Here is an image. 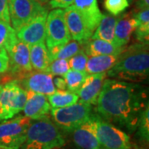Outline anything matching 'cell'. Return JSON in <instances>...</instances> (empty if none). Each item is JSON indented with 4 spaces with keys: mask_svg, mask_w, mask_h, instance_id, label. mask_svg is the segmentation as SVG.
Listing matches in <instances>:
<instances>
[{
    "mask_svg": "<svg viewBox=\"0 0 149 149\" xmlns=\"http://www.w3.org/2000/svg\"><path fill=\"white\" fill-rule=\"evenodd\" d=\"M29 52L32 70L37 71H47L50 64V60L45 42L29 46Z\"/></svg>",
    "mask_w": 149,
    "mask_h": 149,
    "instance_id": "7402d4cb",
    "label": "cell"
},
{
    "mask_svg": "<svg viewBox=\"0 0 149 149\" xmlns=\"http://www.w3.org/2000/svg\"><path fill=\"white\" fill-rule=\"evenodd\" d=\"M118 18L115 16L103 14L99 25L92 34L91 39H100L109 42L113 43L114 29Z\"/></svg>",
    "mask_w": 149,
    "mask_h": 149,
    "instance_id": "603a6c76",
    "label": "cell"
},
{
    "mask_svg": "<svg viewBox=\"0 0 149 149\" xmlns=\"http://www.w3.org/2000/svg\"><path fill=\"white\" fill-rule=\"evenodd\" d=\"M41 1H46V0H41Z\"/></svg>",
    "mask_w": 149,
    "mask_h": 149,
    "instance_id": "f35d334b",
    "label": "cell"
},
{
    "mask_svg": "<svg viewBox=\"0 0 149 149\" xmlns=\"http://www.w3.org/2000/svg\"><path fill=\"white\" fill-rule=\"evenodd\" d=\"M11 74L22 78L25 74L32 71L30 62L29 46L17 39L13 47L8 52Z\"/></svg>",
    "mask_w": 149,
    "mask_h": 149,
    "instance_id": "30bf717a",
    "label": "cell"
},
{
    "mask_svg": "<svg viewBox=\"0 0 149 149\" xmlns=\"http://www.w3.org/2000/svg\"><path fill=\"white\" fill-rule=\"evenodd\" d=\"M31 119L17 116L0 123V149H20L26 139Z\"/></svg>",
    "mask_w": 149,
    "mask_h": 149,
    "instance_id": "52a82bcc",
    "label": "cell"
},
{
    "mask_svg": "<svg viewBox=\"0 0 149 149\" xmlns=\"http://www.w3.org/2000/svg\"><path fill=\"white\" fill-rule=\"evenodd\" d=\"M65 143L60 129L47 116L30 123L20 149H56L64 146Z\"/></svg>",
    "mask_w": 149,
    "mask_h": 149,
    "instance_id": "3957f363",
    "label": "cell"
},
{
    "mask_svg": "<svg viewBox=\"0 0 149 149\" xmlns=\"http://www.w3.org/2000/svg\"><path fill=\"white\" fill-rule=\"evenodd\" d=\"M52 107L45 95L27 91V102L22 111L24 116L31 120H38L47 117Z\"/></svg>",
    "mask_w": 149,
    "mask_h": 149,
    "instance_id": "5bb4252c",
    "label": "cell"
},
{
    "mask_svg": "<svg viewBox=\"0 0 149 149\" xmlns=\"http://www.w3.org/2000/svg\"><path fill=\"white\" fill-rule=\"evenodd\" d=\"M105 78L106 72L100 74H87L81 88L76 94L80 98V102L87 103L91 105L96 104Z\"/></svg>",
    "mask_w": 149,
    "mask_h": 149,
    "instance_id": "9a60e30c",
    "label": "cell"
},
{
    "mask_svg": "<svg viewBox=\"0 0 149 149\" xmlns=\"http://www.w3.org/2000/svg\"><path fill=\"white\" fill-rule=\"evenodd\" d=\"M88 56L85 51H81L80 52L74 55L71 58L69 59L68 64L71 70L77 71H85V66L88 61Z\"/></svg>",
    "mask_w": 149,
    "mask_h": 149,
    "instance_id": "f546056e",
    "label": "cell"
},
{
    "mask_svg": "<svg viewBox=\"0 0 149 149\" xmlns=\"http://www.w3.org/2000/svg\"><path fill=\"white\" fill-rule=\"evenodd\" d=\"M59 149H60V148H59Z\"/></svg>",
    "mask_w": 149,
    "mask_h": 149,
    "instance_id": "ab89813d",
    "label": "cell"
},
{
    "mask_svg": "<svg viewBox=\"0 0 149 149\" xmlns=\"http://www.w3.org/2000/svg\"><path fill=\"white\" fill-rule=\"evenodd\" d=\"M74 0H50L49 3L52 8H66L71 6Z\"/></svg>",
    "mask_w": 149,
    "mask_h": 149,
    "instance_id": "d6a6232c",
    "label": "cell"
},
{
    "mask_svg": "<svg viewBox=\"0 0 149 149\" xmlns=\"http://www.w3.org/2000/svg\"><path fill=\"white\" fill-rule=\"evenodd\" d=\"M1 88H2V85H0V90H1Z\"/></svg>",
    "mask_w": 149,
    "mask_h": 149,
    "instance_id": "74e56055",
    "label": "cell"
},
{
    "mask_svg": "<svg viewBox=\"0 0 149 149\" xmlns=\"http://www.w3.org/2000/svg\"><path fill=\"white\" fill-rule=\"evenodd\" d=\"M53 75L47 71H31L19 80L22 87L31 91L45 95H50L56 92L53 84Z\"/></svg>",
    "mask_w": 149,
    "mask_h": 149,
    "instance_id": "7c38bea8",
    "label": "cell"
},
{
    "mask_svg": "<svg viewBox=\"0 0 149 149\" xmlns=\"http://www.w3.org/2000/svg\"><path fill=\"white\" fill-rule=\"evenodd\" d=\"M128 149H146L145 148V147H143V146H138V145H136V144H133V147H131L130 148Z\"/></svg>",
    "mask_w": 149,
    "mask_h": 149,
    "instance_id": "d590c367",
    "label": "cell"
},
{
    "mask_svg": "<svg viewBox=\"0 0 149 149\" xmlns=\"http://www.w3.org/2000/svg\"><path fill=\"white\" fill-rule=\"evenodd\" d=\"M47 11L39 14L16 32L17 38L28 46L46 41V21Z\"/></svg>",
    "mask_w": 149,
    "mask_h": 149,
    "instance_id": "8fae6325",
    "label": "cell"
},
{
    "mask_svg": "<svg viewBox=\"0 0 149 149\" xmlns=\"http://www.w3.org/2000/svg\"><path fill=\"white\" fill-rule=\"evenodd\" d=\"M128 2H132V1H133V0H128Z\"/></svg>",
    "mask_w": 149,
    "mask_h": 149,
    "instance_id": "8d00e7d4",
    "label": "cell"
},
{
    "mask_svg": "<svg viewBox=\"0 0 149 149\" xmlns=\"http://www.w3.org/2000/svg\"><path fill=\"white\" fill-rule=\"evenodd\" d=\"M64 17L71 39L79 42L91 39L93 32L90 29L84 17L74 6H69L65 8Z\"/></svg>",
    "mask_w": 149,
    "mask_h": 149,
    "instance_id": "4fadbf2b",
    "label": "cell"
},
{
    "mask_svg": "<svg viewBox=\"0 0 149 149\" xmlns=\"http://www.w3.org/2000/svg\"><path fill=\"white\" fill-rule=\"evenodd\" d=\"M148 43L139 42L124 49L116 63L108 70V75L117 80L141 82L148 78Z\"/></svg>",
    "mask_w": 149,
    "mask_h": 149,
    "instance_id": "7a4b0ae2",
    "label": "cell"
},
{
    "mask_svg": "<svg viewBox=\"0 0 149 149\" xmlns=\"http://www.w3.org/2000/svg\"><path fill=\"white\" fill-rule=\"evenodd\" d=\"M104 8L113 16H118L129 6L128 0H104Z\"/></svg>",
    "mask_w": 149,
    "mask_h": 149,
    "instance_id": "f1b7e54d",
    "label": "cell"
},
{
    "mask_svg": "<svg viewBox=\"0 0 149 149\" xmlns=\"http://www.w3.org/2000/svg\"><path fill=\"white\" fill-rule=\"evenodd\" d=\"M64 17V10L57 8L50 12L46 21V41L48 48L64 45L70 41Z\"/></svg>",
    "mask_w": 149,
    "mask_h": 149,
    "instance_id": "9c48e42d",
    "label": "cell"
},
{
    "mask_svg": "<svg viewBox=\"0 0 149 149\" xmlns=\"http://www.w3.org/2000/svg\"><path fill=\"white\" fill-rule=\"evenodd\" d=\"M73 3V6L84 17L90 29L94 32L103 16L98 7L97 0H74Z\"/></svg>",
    "mask_w": 149,
    "mask_h": 149,
    "instance_id": "e0dca14e",
    "label": "cell"
},
{
    "mask_svg": "<svg viewBox=\"0 0 149 149\" xmlns=\"http://www.w3.org/2000/svg\"><path fill=\"white\" fill-rule=\"evenodd\" d=\"M8 11L13 28L17 32L47 9L38 0H8Z\"/></svg>",
    "mask_w": 149,
    "mask_h": 149,
    "instance_id": "ba28073f",
    "label": "cell"
},
{
    "mask_svg": "<svg viewBox=\"0 0 149 149\" xmlns=\"http://www.w3.org/2000/svg\"><path fill=\"white\" fill-rule=\"evenodd\" d=\"M27 102V91L19 80L7 82L0 90V121L10 119L22 111Z\"/></svg>",
    "mask_w": 149,
    "mask_h": 149,
    "instance_id": "8992f818",
    "label": "cell"
},
{
    "mask_svg": "<svg viewBox=\"0 0 149 149\" xmlns=\"http://www.w3.org/2000/svg\"><path fill=\"white\" fill-rule=\"evenodd\" d=\"M0 21L10 23L8 0H0Z\"/></svg>",
    "mask_w": 149,
    "mask_h": 149,
    "instance_id": "4dcf8cb0",
    "label": "cell"
},
{
    "mask_svg": "<svg viewBox=\"0 0 149 149\" xmlns=\"http://www.w3.org/2000/svg\"><path fill=\"white\" fill-rule=\"evenodd\" d=\"M78 95L69 91H56L55 93L50 95L48 101L52 109H59L72 105L77 103Z\"/></svg>",
    "mask_w": 149,
    "mask_h": 149,
    "instance_id": "cb8c5ba5",
    "label": "cell"
},
{
    "mask_svg": "<svg viewBox=\"0 0 149 149\" xmlns=\"http://www.w3.org/2000/svg\"><path fill=\"white\" fill-rule=\"evenodd\" d=\"M53 84L58 91H66V84L63 78L56 76L53 78Z\"/></svg>",
    "mask_w": 149,
    "mask_h": 149,
    "instance_id": "836d02e7",
    "label": "cell"
},
{
    "mask_svg": "<svg viewBox=\"0 0 149 149\" xmlns=\"http://www.w3.org/2000/svg\"><path fill=\"white\" fill-rule=\"evenodd\" d=\"M103 149H128L133 147L130 137L122 129L92 113L88 119Z\"/></svg>",
    "mask_w": 149,
    "mask_h": 149,
    "instance_id": "277c9868",
    "label": "cell"
},
{
    "mask_svg": "<svg viewBox=\"0 0 149 149\" xmlns=\"http://www.w3.org/2000/svg\"><path fill=\"white\" fill-rule=\"evenodd\" d=\"M118 56L114 55H103L94 56L88 58L85 72L87 74H100L104 73L111 69L113 65L116 63Z\"/></svg>",
    "mask_w": 149,
    "mask_h": 149,
    "instance_id": "44dd1931",
    "label": "cell"
},
{
    "mask_svg": "<svg viewBox=\"0 0 149 149\" xmlns=\"http://www.w3.org/2000/svg\"><path fill=\"white\" fill-rule=\"evenodd\" d=\"M137 27V22L133 12H128L118 18L114 29L113 44L117 47H125Z\"/></svg>",
    "mask_w": 149,
    "mask_h": 149,
    "instance_id": "2e32d148",
    "label": "cell"
},
{
    "mask_svg": "<svg viewBox=\"0 0 149 149\" xmlns=\"http://www.w3.org/2000/svg\"><path fill=\"white\" fill-rule=\"evenodd\" d=\"M149 105L148 90L134 82L107 79L96 102L95 111L104 120L134 133L141 113Z\"/></svg>",
    "mask_w": 149,
    "mask_h": 149,
    "instance_id": "6da1fadb",
    "label": "cell"
},
{
    "mask_svg": "<svg viewBox=\"0 0 149 149\" xmlns=\"http://www.w3.org/2000/svg\"><path fill=\"white\" fill-rule=\"evenodd\" d=\"M125 47H117L113 43L100 39H89L85 42L84 51L87 56L114 55L119 56L124 51Z\"/></svg>",
    "mask_w": 149,
    "mask_h": 149,
    "instance_id": "d6986e66",
    "label": "cell"
},
{
    "mask_svg": "<svg viewBox=\"0 0 149 149\" xmlns=\"http://www.w3.org/2000/svg\"><path fill=\"white\" fill-rule=\"evenodd\" d=\"M85 42L72 40L64 45H59L48 48V56L50 62L56 59L69 60L81 51H84Z\"/></svg>",
    "mask_w": 149,
    "mask_h": 149,
    "instance_id": "ffe728a7",
    "label": "cell"
},
{
    "mask_svg": "<svg viewBox=\"0 0 149 149\" xmlns=\"http://www.w3.org/2000/svg\"><path fill=\"white\" fill-rule=\"evenodd\" d=\"M72 139L78 147L82 149H103L89 120L81 124L72 132Z\"/></svg>",
    "mask_w": 149,
    "mask_h": 149,
    "instance_id": "ac0fdd59",
    "label": "cell"
},
{
    "mask_svg": "<svg viewBox=\"0 0 149 149\" xmlns=\"http://www.w3.org/2000/svg\"><path fill=\"white\" fill-rule=\"evenodd\" d=\"M17 41L16 32L10 23L0 21V50H6L8 52Z\"/></svg>",
    "mask_w": 149,
    "mask_h": 149,
    "instance_id": "d4e9b609",
    "label": "cell"
},
{
    "mask_svg": "<svg viewBox=\"0 0 149 149\" xmlns=\"http://www.w3.org/2000/svg\"><path fill=\"white\" fill-rule=\"evenodd\" d=\"M70 70L68 61L64 59H56L50 62L47 72L55 76H64Z\"/></svg>",
    "mask_w": 149,
    "mask_h": 149,
    "instance_id": "83f0119b",
    "label": "cell"
},
{
    "mask_svg": "<svg viewBox=\"0 0 149 149\" xmlns=\"http://www.w3.org/2000/svg\"><path fill=\"white\" fill-rule=\"evenodd\" d=\"M149 0H138L137 1V8L138 10L148 8Z\"/></svg>",
    "mask_w": 149,
    "mask_h": 149,
    "instance_id": "e575fe53",
    "label": "cell"
},
{
    "mask_svg": "<svg viewBox=\"0 0 149 149\" xmlns=\"http://www.w3.org/2000/svg\"><path fill=\"white\" fill-rule=\"evenodd\" d=\"M9 60L6 50H0V74H3L8 70Z\"/></svg>",
    "mask_w": 149,
    "mask_h": 149,
    "instance_id": "1f68e13d",
    "label": "cell"
},
{
    "mask_svg": "<svg viewBox=\"0 0 149 149\" xmlns=\"http://www.w3.org/2000/svg\"><path fill=\"white\" fill-rule=\"evenodd\" d=\"M87 73L85 71H77L74 70H69L64 75V80L66 84V88L70 92L77 94L83 85Z\"/></svg>",
    "mask_w": 149,
    "mask_h": 149,
    "instance_id": "4316f807",
    "label": "cell"
},
{
    "mask_svg": "<svg viewBox=\"0 0 149 149\" xmlns=\"http://www.w3.org/2000/svg\"><path fill=\"white\" fill-rule=\"evenodd\" d=\"M92 114V106L87 103H75L70 106L51 109L50 115L56 127L65 133H72Z\"/></svg>",
    "mask_w": 149,
    "mask_h": 149,
    "instance_id": "5b68a950",
    "label": "cell"
},
{
    "mask_svg": "<svg viewBox=\"0 0 149 149\" xmlns=\"http://www.w3.org/2000/svg\"><path fill=\"white\" fill-rule=\"evenodd\" d=\"M137 139L143 147L148 144L149 141V105L141 113L137 126Z\"/></svg>",
    "mask_w": 149,
    "mask_h": 149,
    "instance_id": "484cf974",
    "label": "cell"
}]
</instances>
